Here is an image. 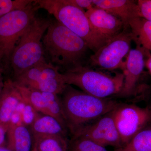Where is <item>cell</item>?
<instances>
[{"instance_id": "484cf974", "label": "cell", "mask_w": 151, "mask_h": 151, "mask_svg": "<svg viewBox=\"0 0 151 151\" xmlns=\"http://www.w3.org/2000/svg\"><path fill=\"white\" fill-rule=\"evenodd\" d=\"M67 2L76 6L88 10L94 7L92 0H66Z\"/></svg>"}, {"instance_id": "2e32d148", "label": "cell", "mask_w": 151, "mask_h": 151, "mask_svg": "<svg viewBox=\"0 0 151 151\" xmlns=\"http://www.w3.org/2000/svg\"><path fill=\"white\" fill-rule=\"evenodd\" d=\"M6 147L12 151H31L32 137L31 131L23 125L9 127Z\"/></svg>"}, {"instance_id": "5bb4252c", "label": "cell", "mask_w": 151, "mask_h": 151, "mask_svg": "<svg viewBox=\"0 0 151 151\" xmlns=\"http://www.w3.org/2000/svg\"><path fill=\"white\" fill-rule=\"evenodd\" d=\"M22 100L13 80L9 79L5 81L0 97V126L6 133L12 116Z\"/></svg>"}, {"instance_id": "f546056e", "label": "cell", "mask_w": 151, "mask_h": 151, "mask_svg": "<svg viewBox=\"0 0 151 151\" xmlns=\"http://www.w3.org/2000/svg\"><path fill=\"white\" fill-rule=\"evenodd\" d=\"M0 151H12L5 147H0Z\"/></svg>"}, {"instance_id": "8992f818", "label": "cell", "mask_w": 151, "mask_h": 151, "mask_svg": "<svg viewBox=\"0 0 151 151\" xmlns=\"http://www.w3.org/2000/svg\"><path fill=\"white\" fill-rule=\"evenodd\" d=\"M40 9L34 1L24 8L10 12L0 18V66L9 65L14 50L22 35L36 17Z\"/></svg>"}, {"instance_id": "6da1fadb", "label": "cell", "mask_w": 151, "mask_h": 151, "mask_svg": "<svg viewBox=\"0 0 151 151\" xmlns=\"http://www.w3.org/2000/svg\"><path fill=\"white\" fill-rule=\"evenodd\" d=\"M42 44L45 57L65 71L83 65L82 61L90 49L83 39L56 20L51 21Z\"/></svg>"}, {"instance_id": "83f0119b", "label": "cell", "mask_w": 151, "mask_h": 151, "mask_svg": "<svg viewBox=\"0 0 151 151\" xmlns=\"http://www.w3.org/2000/svg\"><path fill=\"white\" fill-rule=\"evenodd\" d=\"M2 73L3 68L0 66V97H1V94L2 92L4 84V81L3 80Z\"/></svg>"}, {"instance_id": "9a60e30c", "label": "cell", "mask_w": 151, "mask_h": 151, "mask_svg": "<svg viewBox=\"0 0 151 151\" xmlns=\"http://www.w3.org/2000/svg\"><path fill=\"white\" fill-rule=\"evenodd\" d=\"M30 128L33 137L52 135H60L66 137V128L55 118L50 115L40 113Z\"/></svg>"}, {"instance_id": "7c38bea8", "label": "cell", "mask_w": 151, "mask_h": 151, "mask_svg": "<svg viewBox=\"0 0 151 151\" xmlns=\"http://www.w3.org/2000/svg\"><path fill=\"white\" fill-rule=\"evenodd\" d=\"M145 65L144 53L139 45L132 49L126 60L124 70V83L122 91L117 96L128 97L134 94Z\"/></svg>"}, {"instance_id": "e0dca14e", "label": "cell", "mask_w": 151, "mask_h": 151, "mask_svg": "<svg viewBox=\"0 0 151 151\" xmlns=\"http://www.w3.org/2000/svg\"><path fill=\"white\" fill-rule=\"evenodd\" d=\"M130 28L137 45L151 52V22L139 17L130 25Z\"/></svg>"}, {"instance_id": "277c9868", "label": "cell", "mask_w": 151, "mask_h": 151, "mask_svg": "<svg viewBox=\"0 0 151 151\" xmlns=\"http://www.w3.org/2000/svg\"><path fill=\"white\" fill-rule=\"evenodd\" d=\"M51 22L36 17L22 35L10 60L15 78L45 58L42 39Z\"/></svg>"}, {"instance_id": "1f68e13d", "label": "cell", "mask_w": 151, "mask_h": 151, "mask_svg": "<svg viewBox=\"0 0 151 151\" xmlns=\"http://www.w3.org/2000/svg\"><path fill=\"white\" fill-rule=\"evenodd\" d=\"M150 109H151V108H150Z\"/></svg>"}, {"instance_id": "30bf717a", "label": "cell", "mask_w": 151, "mask_h": 151, "mask_svg": "<svg viewBox=\"0 0 151 151\" xmlns=\"http://www.w3.org/2000/svg\"><path fill=\"white\" fill-rule=\"evenodd\" d=\"M112 111L81 127L73 134V137L86 138L103 147L112 146L116 149L122 147L123 145Z\"/></svg>"}, {"instance_id": "ac0fdd59", "label": "cell", "mask_w": 151, "mask_h": 151, "mask_svg": "<svg viewBox=\"0 0 151 151\" xmlns=\"http://www.w3.org/2000/svg\"><path fill=\"white\" fill-rule=\"evenodd\" d=\"M14 81L25 101L32 106L39 113L50 116L42 92L20 85Z\"/></svg>"}, {"instance_id": "3957f363", "label": "cell", "mask_w": 151, "mask_h": 151, "mask_svg": "<svg viewBox=\"0 0 151 151\" xmlns=\"http://www.w3.org/2000/svg\"><path fill=\"white\" fill-rule=\"evenodd\" d=\"M62 73L66 84L77 86L85 93L99 98L117 96L124 85L123 73L110 74L81 65Z\"/></svg>"}, {"instance_id": "4316f807", "label": "cell", "mask_w": 151, "mask_h": 151, "mask_svg": "<svg viewBox=\"0 0 151 151\" xmlns=\"http://www.w3.org/2000/svg\"><path fill=\"white\" fill-rule=\"evenodd\" d=\"M6 132L0 126V147H4Z\"/></svg>"}, {"instance_id": "7a4b0ae2", "label": "cell", "mask_w": 151, "mask_h": 151, "mask_svg": "<svg viewBox=\"0 0 151 151\" xmlns=\"http://www.w3.org/2000/svg\"><path fill=\"white\" fill-rule=\"evenodd\" d=\"M61 100L67 128L72 134L112 112L119 103L110 98L94 97L67 85Z\"/></svg>"}, {"instance_id": "52a82bcc", "label": "cell", "mask_w": 151, "mask_h": 151, "mask_svg": "<svg viewBox=\"0 0 151 151\" xmlns=\"http://www.w3.org/2000/svg\"><path fill=\"white\" fill-rule=\"evenodd\" d=\"M17 84L42 92L62 94L67 86L58 67L45 58L14 80Z\"/></svg>"}, {"instance_id": "cb8c5ba5", "label": "cell", "mask_w": 151, "mask_h": 151, "mask_svg": "<svg viewBox=\"0 0 151 151\" xmlns=\"http://www.w3.org/2000/svg\"><path fill=\"white\" fill-rule=\"evenodd\" d=\"M32 1L31 0H0V18L12 11L25 7Z\"/></svg>"}, {"instance_id": "ba28073f", "label": "cell", "mask_w": 151, "mask_h": 151, "mask_svg": "<svg viewBox=\"0 0 151 151\" xmlns=\"http://www.w3.org/2000/svg\"><path fill=\"white\" fill-rule=\"evenodd\" d=\"M133 37L130 28L124 29L118 35L108 40L94 54L88 62L91 67L112 71L121 68L124 70Z\"/></svg>"}, {"instance_id": "8fae6325", "label": "cell", "mask_w": 151, "mask_h": 151, "mask_svg": "<svg viewBox=\"0 0 151 151\" xmlns=\"http://www.w3.org/2000/svg\"><path fill=\"white\" fill-rule=\"evenodd\" d=\"M85 13L94 32L105 42L124 29V24L121 19L102 9L93 7Z\"/></svg>"}, {"instance_id": "d4e9b609", "label": "cell", "mask_w": 151, "mask_h": 151, "mask_svg": "<svg viewBox=\"0 0 151 151\" xmlns=\"http://www.w3.org/2000/svg\"><path fill=\"white\" fill-rule=\"evenodd\" d=\"M137 4L140 17L151 22V0H139Z\"/></svg>"}, {"instance_id": "44dd1931", "label": "cell", "mask_w": 151, "mask_h": 151, "mask_svg": "<svg viewBox=\"0 0 151 151\" xmlns=\"http://www.w3.org/2000/svg\"><path fill=\"white\" fill-rule=\"evenodd\" d=\"M42 93L46 100L50 116L54 117L63 127L67 128L62 101L59 99L58 94L49 92H42Z\"/></svg>"}, {"instance_id": "4dcf8cb0", "label": "cell", "mask_w": 151, "mask_h": 151, "mask_svg": "<svg viewBox=\"0 0 151 151\" xmlns=\"http://www.w3.org/2000/svg\"><path fill=\"white\" fill-rule=\"evenodd\" d=\"M31 151H37V150H35V149L33 148L32 150Z\"/></svg>"}, {"instance_id": "5b68a950", "label": "cell", "mask_w": 151, "mask_h": 151, "mask_svg": "<svg viewBox=\"0 0 151 151\" xmlns=\"http://www.w3.org/2000/svg\"><path fill=\"white\" fill-rule=\"evenodd\" d=\"M40 9L47 11L57 21L80 37L95 52L106 42L96 34L89 23L86 12L66 0H36Z\"/></svg>"}, {"instance_id": "603a6c76", "label": "cell", "mask_w": 151, "mask_h": 151, "mask_svg": "<svg viewBox=\"0 0 151 151\" xmlns=\"http://www.w3.org/2000/svg\"><path fill=\"white\" fill-rule=\"evenodd\" d=\"M15 111L20 114L23 124L26 127L30 126L40 114L32 106L23 99L19 103Z\"/></svg>"}, {"instance_id": "4fadbf2b", "label": "cell", "mask_w": 151, "mask_h": 151, "mask_svg": "<svg viewBox=\"0 0 151 151\" xmlns=\"http://www.w3.org/2000/svg\"><path fill=\"white\" fill-rule=\"evenodd\" d=\"M94 7L102 9L121 19L124 29L140 17L137 4L132 0H92Z\"/></svg>"}, {"instance_id": "7402d4cb", "label": "cell", "mask_w": 151, "mask_h": 151, "mask_svg": "<svg viewBox=\"0 0 151 151\" xmlns=\"http://www.w3.org/2000/svg\"><path fill=\"white\" fill-rule=\"evenodd\" d=\"M70 151H108L105 147L82 137H73L68 143Z\"/></svg>"}, {"instance_id": "ffe728a7", "label": "cell", "mask_w": 151, "mask_h": 151, "mask_svg": "<svg viewBox=\"0 0 151 151\" xmlns=\"http://www.w3.org/2000/svg\"><path fill=\"white\" fill-rule=\"evenodd\" d=\"M114 151H151V128L141 130L129 142Z\"/></svg>"}, {"instance_id": "9c48e42d", "label": "cell", "mask_w": 151, "mask_h": 151, "mask_svg": "<svg viewBox=\"0 0 151 151\" xmlns=\"http://www.w3.org/2000/svg\"><path fill=\"white\" fill-rule=\"evenodd\" d=\"M112 114L123 146L151 122L150 108L119 103Z\"/></svg>"}, {"instance_id": "f1b7e54d", "label": "cell", "mask_w": 151, "mask_h": 151, "mask_svg": "<svg viewBox=\"0 0 151 151\" xmlns=\"http://www.w3.org/2000/svg\"><path fill=\"white\" fill-rule=\"evenodd\" d=\"M147 65L149 70L151 73V56L148 59L147 61Z\"/></svg>"}, {"instance_id": "d6986e66", "label": "cell", "mask_w": 151, "mask_h": 151, "mask_svg": "<svg viewBox=\"0 0 151 151\" xmlns=\"http://www.w3.org/2000/svg\"><path fill=\"white\" fill-rule=\"evenodd\" d=\"M33 138V148L37 151H67L68 149L69 142L63 136L52 135Z\"/></svg>"}]
</instances>
